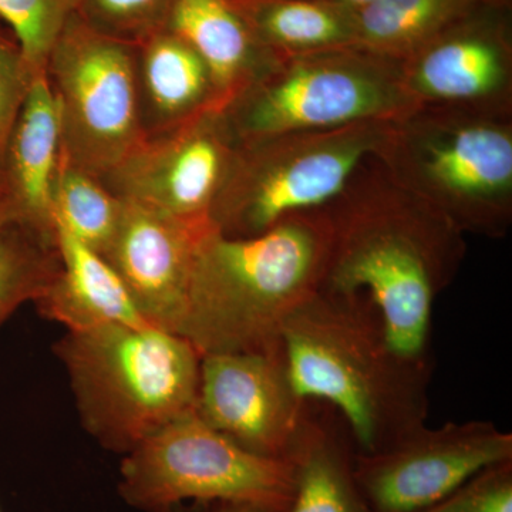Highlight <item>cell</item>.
<instances>
[{
  "label": "cell",
  "instance_id": "83f0119b",
  "mask_svg": "<svg viewBox=\"0 0 512 512\" xmlns=\"http://www.w3.org/2000/svg\"><path fill=\"white\" fill-rule=\"evenodd\" d=\"M208 512H276L272 508L264 507V505L251 504V503H231V501H224V503L211 504L210 511Z\"/></svg>",
  "mask_w": 512,
  "mask_h": 512
},
{
  "label": "cell",
  "instance_id": "9c48e42d",
  "mask_svg": "<svg viewBox=\"0 0 512 512\" xmlns=\"http://www.w3.org/2000/svg\"><path fill=\"white\" fill-rule=\"evenodd\" d=\"M45 77L59 104L64 160L103 177L143 138L136 43L97 32L73 10L47 57Z\"/></svg>",
  "mask_w": 512,
  "mask_h": 512
},
{
  "label": "cell",
  "instance_id": "7c38bea8",
  "mask_svg": "<svg viewBox=\"0 0 512 512\" xmlns=\"http://www.w3.org/2000/svg\"><path fill=\"white\" fill-rule=\"evenodd\" d=\"M308 407L293 386L282 346L201 357L194 412L249 453L288 461Z\"/></svg>",
  "mask_w": 512,
  "mask_h": 512
},
{
  "label": "cell",
  "instance_id": "7a4b0ae2",
  "mask_svg": "<svg viewBox=\"0 0 512 512\" xmlns=\"http://www.w3.org/2000/svg\"><path fill=\"white\" fill-rule=\"evenodd\" d=\"M281 339L296 392L339 414L357 454L380 453L426 424L433 373L397 353L362 296L316 292Z\"/></svg>",
  "mask_w": 512,
  "mask_h": 512
},
{
  "label": "cell",
  "instance_id": "5b68a950",
  "mask_svg": "<svg viewBox=\"0 0 512 512\" xmlns=\"http://www.w3.org/2000/svg\"><path fill=\"white\" fill-rule=\"evenodd\" d=\"M377 160L464 235L512 225V116L420 106L394 121Z\"/></svg>",
  "mask_w": 512,
  "mask_h": 512
},
{
  "label": "cell",
  "instance_id": "2e32d148",
  "mask_svg": "<svg viewBox=\"0 0 512 512\" xmlns=\"http://www.w3.org/2000/svg\"><path fill=\"white\" fill-rule=\"evenodd\" d=\"M136 90L143 137L224 110L210 67L187 40L164 28L136 43Z\"/></svg>",
  "mask_w": 512,
  "mask_h": 512
},
{
  "label": "cell",
  "instance_id": "3957f363",
  "mask_svg": "<svg viewBox=\"0 0 512 512\" xmlns=\"http://www.w3.org/2000/svg\"><path fill=\"white\" fill-rule=\"evenodd\" d=\"M332 228L326 208L248 238L212 228L198 247L177 335L201 357L282 346L286 319L319 291Z\"/></svg>",
  "mask_w": 512,
  "mask_h": 512
},
{
  "label": "cell",
  "instance_id": "d6986e66",
  "mask_svg": "<svg viewBox=\"0 0 512 512\" xmlns=\"http://www.w3.org/2000/svg\"><path fill=\"white\" fill-rule=\"evenodd\" d=\"M56 227L62 269L33 303L39 315L64 326L67 332L106 325H150L111 266L62 227Z\"/></svg>",
  "mask_w": 512,
  "mask_h": 512
},
{
  "label": "cell",
  "instance_id": "d4e9b609",
  "mask_svg": "<svg viewBox=\"0 0 512 512\" xmlns=\"http://www.w3.org/2000/svg\"><path fill=\"white\" fill-rule=\"evenodd\" d=\"M173 0H76L77 15L97 32L138 43L163 28Z\"/></svg>",
  "mask_w": 512,
  "mask_h": 512
},
{
  "label": "cell",
  "instance_id": "5bb4252c",
  "mask_svg": "<svg viewBox=\"0 0 512 512\" xmlns=\"http://www.w3.org/2000/svg\"><path fill=\"white\" fill-rule=\"evenodd\" d=\"M212 228L210 222L177 220L123 200L119 227L101 258L119 276L150 325L177 332L195 255Z\"/></svg>",
  "mask_w": 512,
  "mask_h": 512
},
{
  "label": "cell",
  "instance_id": "277c9868",
  "mask_svg": "<svg viewBox=\"0 0 512 512\" xmlns=\"http://www.w3.org/2000/svg\"><path fill=\"white\" fill-rule=\"evenodd\" d=\"M53 352L69 377L83 429L126 454L195 410L201 356L156 326L106 325L66 332Z\"/></svg>",
  "mask_w": 512,
  "mask_h": 512
},
{
  "label": "cell",
  "instance_id": "9a60e30c",
  "mask_svg": "<svg viewBox=\"0 0 512 512\" xmlns=\"http://www.w3.org/2000/svg\"><path fill=\"white\" fill-rule=\"evenodd\" d=\"M63 160L59 104L40 73L0 157V185L13 224L57 237L53 197Z\"/></svg>",
  "mask_w": 512,
  "mask_h": 512
},
{
  "label": "cell",
  "instance_id": "ac0fdd59",
  "mask_svg": "<svg viewBox=\"0 0 512 512\" xmlns=\"http://www.w3.org/2000/svg\"><path fill=\"white\" fill-rule=\"evenodd\" d=\"M355 456L352 437L339 414L309 400L288 457L295 484L284 512H369L356 484Z\"/></svg>",
  "mask_w": 512,
  "mask_h": 512
},
{
  "label": "cell",
  "instance_id": "8fae6325",
  "mask_svg": "<svg viewBox=\"0 0 512 512\" xmlns=\"http://www.w3.org/2000/svg\"><path fill=\"white\" fill-rule=\"evenodd\" d=\"M512 460V434L491 421L426 424L375 454L355 456V478L369 512L427 510L483 468Z\"/></svg>",
  "mask_w": 512,
  "mask_h": 512
},
{
  "label": "cell",
  "instance_id": "f546056e",
  "mask_svg": "<svg viewBox=\"0 0 512 512\" xmlns=\"http://www.w3.org/2000/svg\"><path fill=\"white\" fill-rule=\"evenodd\" d=\"M10 222H12V220H10L8 200H6L5 192H3L2 185H0V232H2V229L10 224Z\"/></svg>",
  "mask_w": 512,
  "mask_h": 512
},
{
  "label": "cell",
  "instance_id": "484cf974",
  "mask_svg": "<svg viewBox=\"0 0 512 512\" xmlns=\"http://www.w3.org/2000/svg\"><path fill=\"white\" fill-rule=\"evenodd\" d=\"M421 512H512V460L483 468Z\"/></svg>",
  "mask_w": 512,
  "mask_h": 512
},
{
  "label": "cell",
  "instance_id": "4dcf8cb0",
  "mask_svg": "<svg viewBox=\"0 0 512 512\" xmlns=\"http://www.w3.org/2000/svg\"><path fill=\"white\" fill-rule=\"evenodd\" d=\"M0 23H2V22H0Z\"/></svg>",
  "mask_w": 512,
  "mask_h": 512
},
{
  "label": "cell",
  "instance_id": "f1b7e54d",
  "mask_svg": "<svg viewBox=\"0 0 512 512\" xmlns=\"http://www.w3.org/2000/svg\"><path fill=\"white\" fill-rule=\"evenodd\" d=\"M319 2L333 3V5L345 6V8L360 10L372 5L377 0H319Z\"/></svg>",
  "mask_w": 512,
  "mask_h": 512
},
{
  "label": "cell",
  "instance_id": "cb8c5ba5",
  "mask_svg": "<svg viewBox=\"0 0 512 512\" xmlns=\"http://www.w3.org/2000/svg\"><path fill=\"white\" fill-rule=\"evenodd\" d=\"M76 0H0V22L19 42L37 73H45L47 57Z\"/></svg>",
  "mask_w": 512,
  "mask_h": 512
},
{
  "label": "cell",
  "instance_id": "ba28073f",
  "mask_svg": "<svg viewBox=\"0 0 512 512\" xmlns=\"http://www.w3.org/2000/svg\"><path fill=\"white\" fill-rule=\"evenodd\" d=\"M120 476L121 497L146 512H174L187 500L251 503L284 512L295 484L289 461L249 453L195 412L126 454Z\"/></svg>",
  "mask_w": 512,
  "mask_h": 512
},
{
  "label": "cell",
  "instance_id": "e0dca14e",
  "mask_svg": "<svg viewBox=\"0 0 512 512\" xmlns=\"http://www.w3.org/2000/svg\"><path fill=\"white\" fill-rule=\"evenodd\" d=\"M163 28L204 59L224 109L279 59L256 36L241 0H173Z\"/></svg>",
  "mask_w": 512,
  "mask_h": 512
},
{
  "label": "cell",
  "instance_id": "44dd1931",
  "mask_svg": "<svg viewBox=\"0 0 512 512\" xmlns=\"http://www.w3.org/2000/svg\"><path fill=\"white\" fill-rule=\"evenodd\" d=\"M501 3L512 0H377L356 12V45L403 60L470 13Z\"/></svg>",
  "mask_w": 512,
  "mask_h": 512
},
{
  "label": "cell",
  "instance_id": "603a6c76",
  "mask_svg": "<svg viewBox=\"0 0 512 512\" xmlns=\"http://www.w3.org/2000/svg\"><path fill=\"white\" fill-rule=\"evenodd\" d=\"M121 211L123 200L99 178L63 160L53 197L56 225L103 256L119 227Z\"/></svg>",
  "mask_w": 512,
  "mask_h": 512
},
{
  "label": "cell",
  "instance_id": "4316f807",
  "mask_svg": "<svg viewBox=\"0 0 512 512\" xmlns=\"http://www.w3.org/2000/svg\"><path fill=\"white\" fill-rule=\"evenodd\" d=\"M37 74L16 37L0 23V157Z\"/></svg>",
  "mask_w": 512,
  "mask_h": 512
},
{
  "label": "cell",
  "instance_id": "30bf717a",
  "mask_svg": "<svg viewBox=\"0 0 512 512\" xmlns=\"http://www.w3.org/2000/svg\"><path fill=\"white\" fill-rule=\"evenodd\" d=\"M238 146L224 110H211L174 130L141 138L99 180L120 200L202 224L210 222Z\"/></svg>",
  "mask_w": 512,
  "mask_h": 512
},
{
  "label": "cell",
  "instance_id": "52a82bcc",
  "mask_svg": "<svg viewBox=\"0 0 512 512\" xmlns=\"http://www.w3.org/2000/svg\"><path fill=\"white\" fill-rule=\"evenodd\" d=\"M394 121L296 131L239 143L210 214L229 238L264 234L299 212L322 210L382 151Z\"/></svg>",
  "mask_w": 512,
  "mask_h": 512
},
{
  "label": "cell",
  "instance_id": "6da1fadb",
  "mask_svg": "<svg viewBox=\"0 0 512 512\" xmlns=\"http://www.w3.org/2000/svg\"><path fill=\"white\" fill-rule=\"evenodd\" d=\"M326 211L332 237L319 291L372 303L397 353L433 373L434 303L463 265V232L394 183L376 157Z\"/></svg>",
  "mask_w": 512,
  "mask_h": 512
},
{
  "label": "cell",
  "instance_id": "8992f818",
  "mask_svg": "<svg viewBox=\"0 0 512 512\" xmlns=\"http://www.w3.org/2000/svg\"><path fill=\"white\" fill-rule=\"evenodd\" d=\"M419 107L404 84L402 60L352 45L279 57L225 107L224 116L242 143L397 121Z\"/></svg>",
  "mask_w": 512,
  "mask_h": 512
},
{
  "label": "cell",
  "instance_id": "4fadbf2b",
  "mask_svg": "<svg viewBox=\"0 0 512 512\" xmlns=\"http://www.w3.org/2000/svg\"><path fill=\"white\" fill-rule=\"evenodd\" d=\"M419 106L512 116V3L485 6L402 60Z\"/></svg>",
  "mask_w": 512,
  "mask_h": 512
},
{
  "label": "cell",
  "instance_id": "ffe728a7",
  "mask_svg": "<svg viewBox=\"0 0 512 512\" xmlns=\"http://www.w3.org/2000/svg\"><path fill=\"white\" fill-rule=\"evenodd\" d=\"M262 45L285 57L356 45L357 10L319 0H241Z\"/></svg>",
  "mask_w": 512,
  "mask_h": 512
},
{
  "label": "cell",
  "instance_id": "7402d4cb",
  "mask_svg": "<svg viewBox=\"0 0 512 512\" xmlns=\"http://www.w3.org/2000/svg\"><path fill=\"white\" fill-rule=\"evenodd\" d=\"M62 269L57 237L18 224L0 232V328L25 303H35Z\"/></svg>",
  "mask_w": 512,
  "mask_h": 512
}]
</instances>
